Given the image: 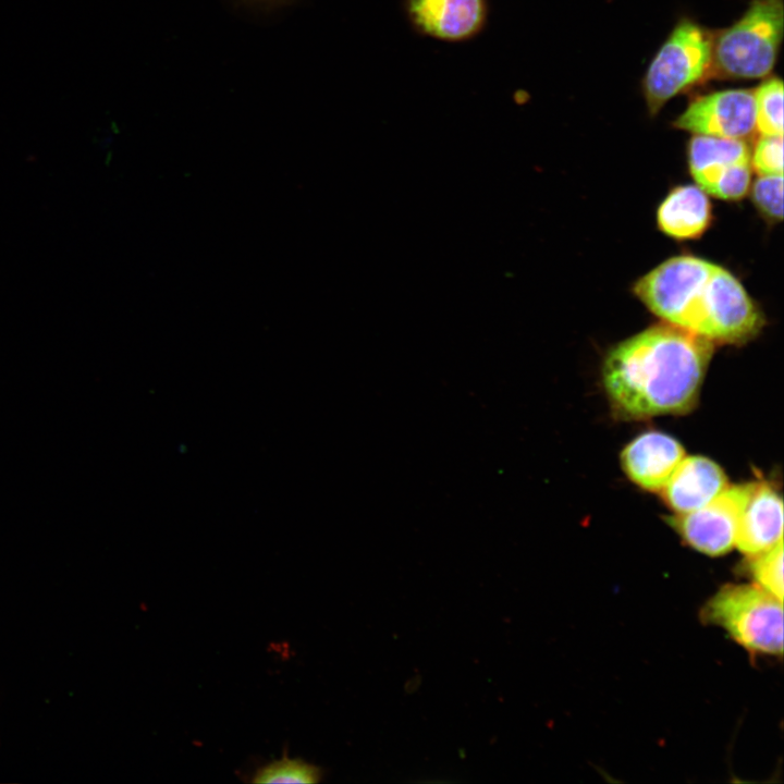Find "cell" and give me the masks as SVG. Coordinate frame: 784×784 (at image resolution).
Listing matches in <instances>:
<instances>
[{"label":"cell","mask_w":784,"mask_h":784,"mask_svg":"<svg viewBox=\"0 0 784 784\" xmlns=\"http://www.w3.org/2000/svg\"><path fill=\"white\" fill-rule=\"evenodd\" d=\"M750 162L759 175L783 174V135H761Z\"/></svg>","instance_id":"18"},{"label":"cell","mask_w":784,"mask_h":784,"mask_svg":"<svg viewBox=\"0 0 784 784\" xmlns=\"http://www.w3.org/2000/svg\"><path fill=\"white\" fill-rule=\"evenodd\" d=\"M757 209L769 220L783 217V174L760 175L751 188Z\"/></svg>","instance_id":"17"},{"label":"cell","mask_w":784,"mask_h":784,"mask_svg":"<svg viewBox=\"0 0 784 784\" xmlns=\"http://www.w3.org/2000/svg\"><path fill=\"white\" fill-rule=\"evenodd\" d=\"M750 155L743 139L705 135H694L687 149L689 171L697 185L724 200H738L748 193Z\"/></svg>","instance_id":"6"},{"label":"cell","mask_w":784,"mask_h":784,"mask_svg":"<svg viewBox=\"0 0 784 784\" xmlns=\"http://www.w3.org/2000/svg\"><path fill=\"white\" fill-rule=\"evenodd\" d=\"M783 28L782 0H751L738 21L713 37L712 71L740 79L768 76L777 60Z\"/></svg>","instance_id":"3"},{"label":"cell","mask_w":784,"mask_h":784,"mask_svg":"<svg viewBox=\"0 0 784 784\" xmlns=\"http://www.w3.org/2000/svg\"><path fill=\"white\" fill-rule=\"evenodd\" d=\"M755 126L761 135H783V82L771 77L754 90Z\"/></svg>","instance_id":"14"},{"label":"cell","mask_w":784,"mask_h":784,"mask_svg":"<svg viewBox=\"0 0 784 784\" xmlns=\"http://www.w3.org/2000/svg\"><path fill=\"white\" fill-rule=\"evenodd\" d=\"M757 584H728L700 612L705 624L722 627L751 653L783 652V605Z\"/></svg>","instance_id":"4"},{"label":"cell","mask_w":784,"mask_h":784,"mask_svg":"<svg viewBox=\"0 0 784 784\" xmlns=\"http://www.w3.org/2000/svg\"><path fill=\"white\" fill-rule=\"evenodd\" d=\"M749 483L727 487L707 505L669 518L671 526L693 549L709 556L726 554L735 547L740 513Z\"/></svg>","instance_id":"7"},{"label":"cell","mask_w":784,"mask_h":784,"mask_svg":"<svg viewBox=\"0 0 784 784\" xmlns=\"http://www.w3.org/2000/svg\"><path fill=\"white\" fill-rule=\"evenodd\" d=\"M413 24L424 34L442 40H464L483 26L485 0H407Z\"/></svg>","instance_id":"11"},{"label":"cell","mask_w":784,"mask_h":784,"mask_svg":"<svg viewBox=\"0 0 784 784\" xmlns=\"http://www.w3.org/2000/svg\"><path fill=\"white\" fill-rule=\"evenodd\" d=\"M712 220L708 195L697 185L672 189L657 211L660 230L676 240H694L702 235Z\"/></svg>","instance_id":"13"},{"label":"cell","mask_w":784,"mask_h":784,"mask_svg":"<svg viewBox=\"0 0 784 784\" xmlns=\"http://www.w3.org/2000/svg\"><path fill=\"white\" fill-rule=\"evenodd\" d=\"M685 456L684 448L673 437L649 431L625 446L621 464L627 477L637 486L661 491Z\"/></svg>","instance_id":"9"},{"label":"cell","mask_w":784,"mask_h":784,"mask_svg":"<svg viewBox=\"0 0 784 784\" xmlns=\"http://www.w3.org/2000/svg\"><path fill=\"white\" fill-rule=\"evenodd\" d=\"M750 559L749 572L756 584L783 601V541Z\"/></svg>","instance_id":"16"},{"label":"cell","mask_w":784,"mask_h":784,"mask_svg":"<svg viewBox=\"0 0 784 784\" xmlns=\"http://www.w3.org/2000/svg\"><path fill=\"white\" fill-rule=\"evenodd\" d=\"M783 541V502L767 482H749L739 516L735 547L747 556L765 552Z\"/></svg>","instance_id":"10"},{"label":"cell","mask_w":784,"mask_h":784,"mask_svg":"<svg viewBox=\"0 0 784 784\" xmlns=\"http://www.w3.org/2000/svg\"><path fill=\"white\" fill-rule=\"evenodd\" d=\"M694 135L743 139L755 126L751 89H724L695 98L673 122Z\"/></svg>","instance_id":"8"},{"label":"cell","mask_w":784,"mask_h":784,"mask_svg":"<svg viewBox=\"0 0 784 784\" xmlns=\"http://www.w3.org/2000/svg\"><path fill=\"white\" fill-rule=\"evenodd\" d=\"M727 487V477L715 462L693 455L682 460L661 491L675 514H686L707 505Z\"/></svg>","instance_id":"12"},{"label":"cell","mask_w":784,"mask_h":784,"mask_svg":"<svg viewBox=\"0 0 784 784\" xmlns=\"http://www.w3.org/2000/svg\"><path fill=\"white\" fill-rule=\"evenodd\" d=\"M254 1L264 3V4H280V3H285L290 0H254Z\"/></svg>","instance_id":"19"},{"label":"cell","mask_w":784,"mask_h":784,"mask_svg":"<svg viewBox=\"0 0 784 784\" xmlns=\"http://www.w3.org/2000/svg\"><path fill=\"white\" fill-rule=\"evenodd\" d=\"M713 36L691 20H681L650 62L642 81L647 108L656 115L676 95L712 72Z\"/></svg>","instance_id":"5"},{"label":"cell","mask_w":784,"mask_h":784,"mask_svg":"<svg viewBox=\"0 0 784 784\" xmlns=\"http://www.w3.org/2000/svg\"><path fill=\"white\" fill-rule=\"evenodd\" d=\"M634 293L665 323L712 343H743L763 323L737 278L696 256L665 260L635 283Z\"/></svg>","instance_id":"2"},{"label":"cell","mask_w":784,"mask_h":784,"mask_svg":"<svg viewBox=\"0 0 784 784\" xmlns=\"http://www.w3.org/2000/svg\"><path fill=\"white\" fill-rule=\"evenodd\" d=\"M323 777L320 767L302 758H290L284 755L255 770L252 776L254 783H319Z\"/></svg>","instance_id":"15"},{"label":"cell","mask_w":784,"mask_h":784,"mask_svg":"<svg viewBox=\"0 0 784 784\" xmlns=\"http://www.w3.org/2000/svg\"><path fill=\"white\" fill-rule=\"evenodd\" d=\"M713 353V343L669 323L646 329L614 346L602 378L613 408L626 418L690 409Z\"/></svg>","instance_id":"1"}]
</instances>
